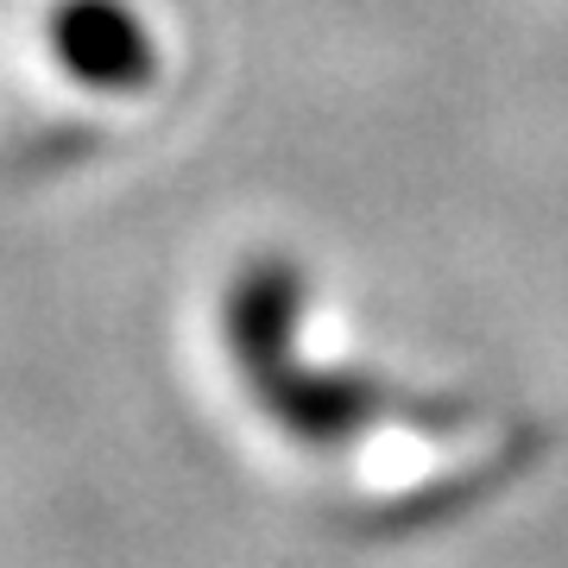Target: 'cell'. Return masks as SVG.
<instances>
[{
    "mask_svg": "<svg viewBox=\"0 0 568 568\" xmlns=\"http://www.w3.org/2000/svg\"><path fill=\"white\" fill-rule=\"evenodd\" d=\"M297 316H304V272L284 260H253L227 291L222 328L227 354L246 379L297 354Z\"/></svg>",
    "mask_w": 568,
    "mask_h": 568,
    "instance_id": "cell-3",
    "label": "cell"
},
{
    "mask_svg": "<svg viewBox=\"0 0 568 568\" xmlns=\"http://www.w3.org/2000/svg\"><path fill=\"white\" fill-rule=\"evenodd\" d=\"M260 410L284 436H297L304 448H342L347 436H361L379 410H386V392L361 379V373H323V366H304L297 354L278 366H265L246 379Z\"/></svg>",
    "mask_w": 568,
    "mask_h": 568,
    "instance_id": "cell-1",
    "label": "cell"
},
{
    "mask_svg": "<svg viewBox=\"0 0 568 568\" xmlns=\"http://www.w3.org/2000/svg\"><path fill=\"white\" fill-rule=\"evenodd\" d=\"M51 51L77 82L133 95L159 77V44L126 0H63L51 13Z\"/></svg>",
    "mask_w": 568,
    "mask_h": 568,
    "instance_id": "cell-2",
    "label": "cell"
}]
</instances>
